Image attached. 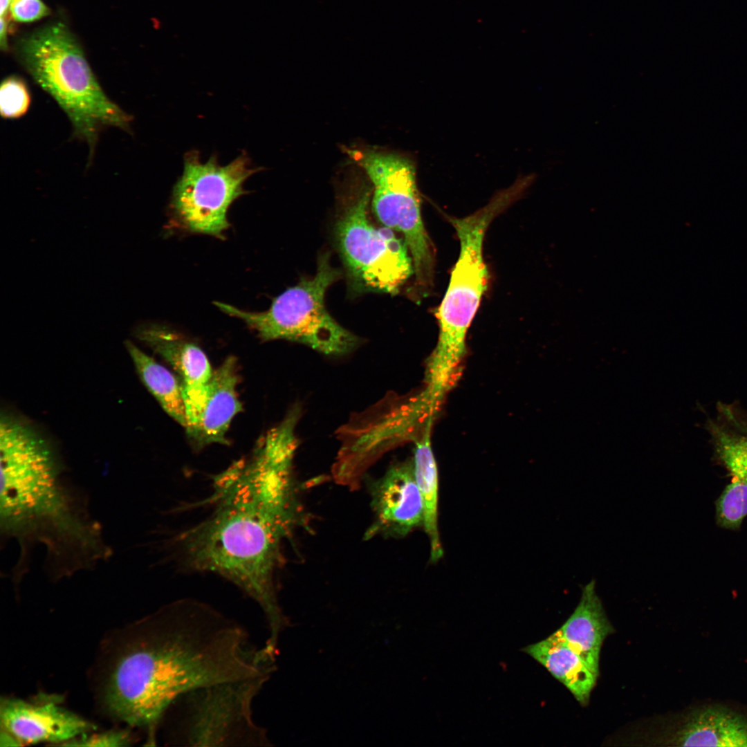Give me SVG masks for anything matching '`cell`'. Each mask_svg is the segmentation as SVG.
Instances as JSON below:
<instances>
[{"label": "cell", "mask_w": 747, "mask_h": 747, "mask_svg": "<svg viewBox=\"0 0 747 747\" xmlns=\"http://www.w3.org/2000/svg\"><path fill=\"white\" fill-rule=\"evenodd\" d=\"M298 445L288 432L268 430L248 458L214 477L211 513L174 542L185 568L230 581L269 622L281 617L275 575L282 542L306 523L293 474Z\"/></svg>", "instance_id": "cell-1"}, {"label": "cell", "mask_w": 747, "mask_h": 747, "mask_svg": "<svg viewBox=\"0 0 747 747\" xmlns=\"http://www.w3.org/2000/svg\"><path fill=\"white\" fill-rule=\"evenodd\" d=\"M272 657L252 646L237 621L204 602L178 600L135 625L109 668L105 703L118 719L153 736L182 695L268 677Z\"/></svg>", "instance_id": "cell-2"}, {"label": "cell", "mask_w": 747, "mask_h": 747, "mask_svg": "<svg viewBox=\"0 0 747 747\" xmlns=\"http://www.w3.org/2000/svg\"><path fill=\"white\" fill-rule=\"evenodd\" d=\"M17 55L35 83L65 113L74 136L88 145L90 160L105 128L131 132V116L107 96L65 25L50 24L24 37Z\"/></svg>", "instance_id": "cell-3"}, {"label": "cell", "mask_w": 747, "mask_h": 747, "mask_svg": "<svg viewBox=\"0 0 747 747\" xmlns=\"http://www.w3.org/2000/svg\"><path fill=\"white\" fill-rule=\"evenodd\" d=\"M517 199L516 192L508 187L470 215L450 218L460 241V251L436 313L438 340L427 361L424 381L430 392L439 398L445 397L461 376L467 333L487 288L488 276L483 255L486 231Z\"/></svg>", "instance_id": "cell-4"}, {"label": "cell", "mask_w": 747, "mask_h": 747, "mask_svg": "<svg viewBox=\"0 0 747 747\" xmlns=\"http://www.w3.org/2000/svg\"><path fill=\"white\" fill-rule=\"evenodd\" d=\"M340 277L329 255L320 256L315 274L304 277L275 297L266 311L250 312L221 302L216 306L238 318L265 341L284 340L306 345L326 356L348 354L360 338L340 324L329 313L325 297Z\"/></svg>", "instance_id": "cell-5"}, {"label": "cell", "mask_w": 747, "mask_h": 747, "mask_svg": "<svg viewBox=\"0 0 747 747\" xmlns=\"http://www.w3.org/2000/svg\"><path fill=\"white\" fill-rule=\"evenodd\" d=\"M268 677L212 685L189 692L169 731L171 745L258 746L267 745L266 731L253 719L252 706Z\"/></svg>", "instance_id": "cell-6"}, {"label": "cell", "mask_w": 747, "mask_h": 747, "mask_svg": "<svg viewBox=\"0 0 747 747\" xmlns=\"http://www.w3.org/2000/svg\"><path fill=\"white\" fill-rule=\"evenodd\" d=\"M373 185L372 210L382 226L400 233L422 287L431 282L434 250L424 227L416 168L407 156L372 149L349 150Z\"/></svg>", "instance_id": "cell-7"}, {"label": "cell", "mask_w": 747, "mask_h": 747, "mask_svg": "<svg viewBox=\"0 0 747 747\" xmlns=\"http://www.w3.org/2000/svg\"><path fill=\"white\" fill-rule=\"evenodd\" d=\"M371 194L365 190L342 207L334 228L338 249L349 276L360 288L397 293L414 273L412 259L403 239L372 221Z\"/></svg>", "instance_id": "cell-8"}, {"label": "cell", "mask_w": 747, "mask_h": 747, "mask_svg": "<svg viewBox=\"0 0 747 747\" xmlns=\"http://www.w3.org/2000/svg\"><path fill=\"white\" fill-rule=\"evenodd\" d=\"M262 169L252 167L244 151L225 165L219 163L216 155L203 163L197 150L188 151L183 173L173 187L172 214L189 232L223 238L230 226V207L248 192L243 187L246 181Z\"/></svg>", "instance_id": "cell-9"}, {"label": "cell", "mask_w": 747, "mask_h": 747, "mask_svg": "<svg viewBox=\"0 0 747 747\" xmlns=\"http://www.w3.org/2000/svg\"><path fill=\"white\" fill-rule=\"evenodd\" d=\"M374 519L365 540L376 536L403 537L423 526V509L413 460L392 464L370 489Z\"/></svg>", "instance_id": "cell-10"}, {"label": "cell", "mask_w": 747, "mask_h": 747, "mask_svg": "<svg viewBox=\"0 0 747 747\" xmlns=\"http://www.w3.org/2000/svg\"><path fill=\"white\" fill-rule=\"evenodd\" d=\"M139 339L165 360L177 374L183 387L187 433L196 425L204 407L213 371L205 353L196 344L165 326L140 328Z\"/></svg>", "instance_id": "cell-11"}, {"label": "cell", "mask_w": 747, "mask_h": 747, "mask_svg": "<svg viewBox=\"0 0 747 747\" xmlns=\"http://www.w3.org/2000/svg\"><path fill=\"white\" fill-rule=\"evenodd\" d=\"M661 737L668 746L747 747V712L722 703L699 704L672 718Z\"/></svg>", "instance_id": "cell-12"}, {"label": "cell", "mask_w": 747, "mask_h": 747, "mask_svg": "<svg viewBox=\"0 0 747 747\" xmlns=\"http://www.w3.org/2000/svg\"><path fill=\"white\" fill-rule=\"evenodd\" d=\"M1 730L21 745L68 742L84 735L91 725L78 715L53 702H28L3 699L0 708Z\"/></svg>", "instance_id": "cell-13"}, {"label": "cell", "mask_w": 747, "mask_h": 747, "mask_svg": "<svg viewBox=\"0 0 747 747\" xmlns=\"http://www.w3.org/2000/svg\"><path fill=\"white\" fill-rule=\"evenodd\" d=\"M237 360L229 356L210 378L205 403L196 427L189 433L199 448L228 444L226 433L234 417L242 410L236 387Z\"/></svg>", "instance_id": "cell-14"}, {"label": "cell", "mask_w": 747, "mask_h": 747, "mask_svg": "<svg viewBox=\"0 0 747 747\" xmlns=\"http://www.w3.org/2000/svg\"><path fill=\"white\" fill-rule=\"evenodd\" d=\"M613 631L592 580L582 587L577 607L556 631L598 675L600 649Z\"/></svg>", "instance_id": "cell-15"}, {"label": "cell", "mask_w": 747, "mask_h": 747, "mask_svg": "<svg viewBox=\"0 0 747 747\" xmlns=\"http://www.w3.org/2000/svg\"><path fill=\"white\" fill-rule=\"evenodd\" d=\"M523 650L563 683L580 703H588L598 675L557 631Z\"/></svg>", "instance_id": "cell-16"}, {"label": "cell", "mask_w": 747, "mask_h": 747, "mask_svg": "<svg viewBox=\"0 0 747 747\" xmlns=\"http://www.w3.org/2000/svg\"><path fill=\"white\" fill-rule=\"evenodd\" d=\"M706 426L718 459L734 479L747 483V413L720 403L717 418Z\"/></svg>", "instance_id": "cell-17"}, {"label": "cell", "mask_w": 747, "mask_h": 747, "mask_svg": "<svg viewBox=\"0 0 747 747\" xmlns=\"http://www.w3.org/2000/svg\"><path fill=\"white\" fill-rule=\"evenodd\" d=\"M431 429L427 428L414 442L413 464L415 479L423 503V526L430 542V560L436 562L443 556V551L438 529L439 476L431 444Z\"/></svg>", "instance_id": "cell-18"}, {"label": "cell", "mask_w": 747, "mask_h": 747, "mask_svg": "<svg viewBox=\"0 0 747 747\" xmlns=\"http://www.w3.org/2000/svg\"><path fill=\"white\" fill-rule=\"evenodd\" d=\"M125 346L146 387L164 411L186 428V406L182 385L178 378L130 340L125 342Z\"/></svg>", "instance_id": "cell-19"}, {"label": "cell", "mask_w": 747, "mask_h": 747, "mask_svg": "<svg viewBox=\"0 0 747 747\" xmlns=\"http://www.w3.org/2000/svg\"><path fill=\"white\" fill-rule=\"evenodd\" d=\"M747 515V483L737 479L726 486L716 502L718 525L737 529Z\"/></svg>", "instance_id": "cell-20"}, {"label": "cell", "mask_w": 747, "mask_h": 747, "mask_svg": "<svg viewBox=\"0 0 747 747\" xmlns=\"http://www.w3.org/2000/svg\"><path fill=\"white\" fill-rule=\"evenodd\" d=\"M31 95L26 82L18 75H10L0 87V113L5 119H17L24 116L30 105Z\"/></svg>", "instance_id": "cell-21"}, {"label": "cell", "mask_w": 747, "mask_h": 747, "mask_svg": "<svg viewBox=\"0 0 747 747\" xmlns=\"http://www.w3.org/2000/svg\"><path fill=\"white\" fill-rule=\"evenodd\" d=\"M10 11L14 20L31 22L48 15L49 9L41 0H12Z\"/></svg>", "instance_id": "cell-22"}, {"label": "cell", "mask_w": 747, "mask_h": 747, "mask_svg": "<svg viewBox=\"0 0 747 747\" xmlns=\"http://www.w3.org/2000/svg\"><path fill=\"white\" fill-rule=\"evenodd\" d=\"M129 741V736L121 731H109L78 737L66 745L89 746H121Z\"/></svg>", "instance_id": "cell-23"}, {"label": "cell", "mask_w": 747, "mask_h": 747, "mask_svg": "<svg viewBox=\"0 0 747 747\" xmlns=\"http://www.w3.org/2000/svg\"><path fill=\"white\" fill-rule=\"evenodd\" d=\"M8 21L5 17H1L0 19V44L2 49L7 48V32Z\"/></svg>", "instance_id": "cell-24"}, {"label": "cell", "mask_w": 747, "mask_h": 747, "mask_svg": "<svg viewBox=\"0 0 747 747\" xmlns=\"http://www.w3.org/2000/svg\"><path fill=\"white\" fill-rule=\"evenodd\" d=\"M12 0H0V17H5L8 10Z\"/></svg>", "instance_id": "cell-25"}]
</instances>
